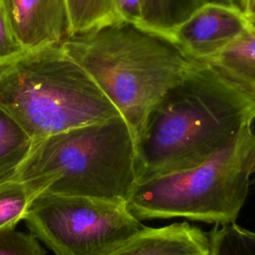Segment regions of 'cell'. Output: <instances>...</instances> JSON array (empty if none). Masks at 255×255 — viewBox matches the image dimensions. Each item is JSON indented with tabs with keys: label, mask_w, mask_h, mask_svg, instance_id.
<instances>
[{
	"label": "cell",
	"mask_w": 255,
	"mask_h": 255,
	"mask_svg": "<svg viewBox=\"0 0 255 255\" xmlns=\"http://www.w3.org/2000/svg\"><path fill=\"white\" fill-rule=\"evenodd\" d=\"M208 240L209 255H255V232L235 222L215 225Z\"/></svg>",
	"instance_id": "15"
},
{
	"label": "cell",
	"mask_w": 255,
	"mask_h": 255,
	"mask_svg": "<svg viewBox=\"0 0 255 255\" xmlns=\"http://www.w3.org/2000/svg\"><path fill=\"white\" fill-rule=\"evenodd\" d=\"M104 255H209V240L199 227L187 222L145 226Z\"/></svg>",
	"instance_id": "9"
},
{
	"label": "cell",
	"mask_w": 255,
	"mask_h": 255,
	"mask_svg": "<svg viewBox=\"0 0 255 255\" xmlns=\"http://www.w3.org/2000/svg\"><path fill=\"white\" fill-rule=\"evenodd\" d=\"M69 36L121 21L113 0H66Z\"/></svg>",
	"instance_id": "14"
},
{
	"label": "cell",
	"mask_w": 255,
	"mask_h": 255,
	"mask_svg": "<svg viewBox=\"0 0 255 255\" xmlns=\"http://www.w3.org/2000/svg\"><path fill=\"white\" fill-rule=\"evenodd\" d=\"M14 177L46 179L47 192L127 204L138 180L134 137L121 116L71 128L34 141Z\"/></svg>",
	"instance_id": "4"
},
{
	"label": "cell",
	"mask_w": 255,
	"mask_h": 255,
	"mask_svg": "<svg viewBox=\"0 0 255 255\" xmlns=\"http://www.w3.org/2000/svg\"><path fill=\"white\" fill-rule=\"evenodd\" d=\"M24 221L56 255H104L145 227L126 203L47 191Z\"/></svg>",
	"instance_id": "6"
},
{
	"label": "cell",
	"mask_w": 255,
	"mask_h": 255,
	"mask_svg": "<svg viewBox=\"0 0 255 255\" xmlns=\"http://www.w3.org/2000/svg\"><path fill=\"white\" fill-rule=\"evenodd\" d=\"M202 4L201 0H142L141 26L170 36Z\"/></svg>",
	"instance_id": "13"
},
{
	"label": "cell",
	"mask_w": 255,
	"mask_h": 255,
	"mask_svg": "<svg viewBox=\"0 0 255 255\" xmlns=\"http://www.w3.org/2000/svg\"><path fill=\"white\" fill-rule=\"evenodd\" d=\"M47 188L48 181L43 178L13 177L0 181V231L15 228L24 220L34 199Z\"/></svg>",
	"instance_id": "11"
},
{
	"label": "cell",
	"mask_w": 255,
	"mask_h": 255,
	"mask_svg": "<svg viewBox=\"0 0 255 255\" xmlns=\"http://www.w3.org/2000/svg\"><path fill=\"white\" fill-rule=\"evenodd\" d=\"M61 46L115 106L134 141L162 97L200 62L170 36L125 21L68 37Z\"/></svg>",
	"instance_id": "2"
},
{
	"label": "cell",
	"mask_w": 255,
	"mask_h": 255,
	"mask_svg": "<svg viewBox=\"0 0 255 255\" xmlns=\"http://www.w3.org/2000/svg\"><path fill=\"white\" fill-rule=\"evenodd\" d=\"M0 107L33 141L121 116L61 44L23 51L0 65Z\"/></svg>",
	"instance_id": "3"
},
{
	"label": "cell",
	"mask_w": 255,
	"mask_h": 255,
	"mask_svg": "<svg viewBox=\"0 0 255 255\" xmlns=\"http://www.w3.org/2000/svg\"><path fill=\"white\" fill-rule=\"evenodd\" d=\"M22 52L23 49L16 42L10 31L0 3V65L13 59Z\"/></svg>",
	"instance_id": "17"
},
{
	"label": "cell",
	"mask_w": 255,
	"mask_h": 255,
	"mask_svg": "<svg viewBox=\"0 0 255 255\" xmlns=\"http://www.w3.org/2000/svg\"><path fill=\"white\" fill-rule=\"evenodd\" d=\"M255 105V30L247 29L219 54L203 61Z\"/></svg>",
	"instance_id": "10"
},
{
	"label": "cell",
	"mask_w": 255,
	"mask_h": 255,
	"mask_svg": "<svg viewBox=\"0 0 255 255\" xmlns=\"http://www.w3.org/2000/svg\"><path fill=\"white\" fill-rule=\"evenodd\" d=\"M33 143L21 125L0 107V181L15 176L29 155Z\"/></svg>",
	"instance_id": "12"
},
{
	"label": "cell",
	"mask_w": 255,
	"mask_h": 255,
	"mask_svg": "<svg viewBox=\"0 0 255 255\" xmlns=\"http://www.w3.org/2000/svg\"><path fill=\"white\" fill-rule=\"evenodd\" d=\"M10 31L23 49L61 44L69 36L66 0H0Z\"/></svg>",
	"instance_id": "8"
},
{
	"label": "cell",
	"mask_w": 255,
	"mask_h": 255,
	"mask_svg": "<svg viewBox=\"0 0 255 255\" xmlns=\"http://www.w3.org/2000/svg\"><path fill=\"white\" fill-rule=\"evenodd\" d=\"M121 21L137 25L142 23V0H113Z\"/></svg>",
	"instance_id": "18"
},
{
	"label": "cell",
	"mask_w": 255,
	"mask_h": 255,
	"mask_svg": "<svg viewBox=\"0 0 255 255\" xmlns=\"http://www.w3.org/2000/svg\"><path fill=\"white\" fill-rule=\"evenodd\" d=\"M250 2H251V0H242V6H243V14H244V12H245L246 8L248 7V5L250 4Z\"/></svg>",
	"instance_id": "21"
},
{
	"label": "cell",
	"mask_w": 255,
	"mask_h": 255,
	"mask_svg": "<svg viewBox=\"0 0 255 255\" xmlns=\"http://www.w3.org/2000/svg\"><path fill=\"white\" fill-rule=\"evenodd\" d=\"M0 255H46L38 238L15 228L0 231Z\"/></svg>",
	"instance_id": "16"
},
{
	"label": "cell",
	"mask_w": 255,
	"mask_h": 255,
	"mask_svg": "<svg viewBox=\"0 0 255 255\" xmlns=\"http://www.w3.org/2000/svg\"><path fill=\"white\" fill-rule=\"evenodd\" d=\"M202 3H215L220 5H225L228 7L235 8L243 13V6H242V0H201Z\"/></svg>",
	"instance_id": "20"
},
{
	"label": "cell",
	"mask_w": 255,
	"mask_h": 255,
	"mask_svg": "<svg viewBox=\"0 0 255 255\" xmlns=\"http://www.w3.org/2000/svg\"><path fill=\"white\" fill-rule=\"evenodd\" d=\"M247 29L241 11L225 5L204 3L179 24L170 37L186 55L205 61L226 49Z\"/></svg>",
	"instance_id": "7"
},
{
	"label": "cell",
	"mask_w": 255,
	"mask_h": 255,
	"mask_svg": "<svg viewBox=\"0 0 255 255\" xmlns=\"http://www.w3.org/2000/svg\"><path fill=\"white\" fill-rule=\"evenodd\" d=\"M254 124L253 102L200 61L150 112L135 141L137 178L199 165Z\"/></svg>",
	"instance_id": "1"
},
{
	"label": "cell",
	"mask_w": 255,
	"mask_h": 255,
	"mask_svg": "<svg viewBox=\"0 0 255 255\" xmlns=\"http://www.w3.org/2000/svg\"><path fill=\"white\" fill-rule=\"evenodd\" d=\"M255 171V124L229 146L191 168L138 180L127 206L139 220L183 217L233 223Z\"/></svg>",
	"instance_id": "5"
},
{
	"label": "cell",
	"mask_w": 255,
	"mask_h": 255,
	"mask_svg": "<svg viewBox=\"0 0 255 255\" xmlns=\"http://www.w3.org/2000/svg\"><path fill=\"white\" fill-rule=\"evenodd\" d=\"M244 16L248 25V29L255 30V0H251L250 4L244 12Z\"/></svg>",
	"instance_id": "19"
}]
</instances>
